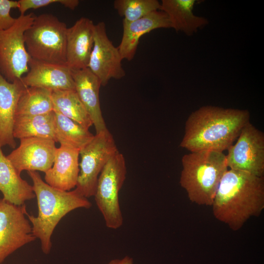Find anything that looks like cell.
Masks as SVG:
<instances>
[{
  "label": "cell",
  "instance_id": "cell-12",
  "mask_svg": "<svg viewBox=\"0 0 264 264\" xmlns=\"http://www.w3.org/2000/svg\"><path fill=\"white\" fill-rule=\"evenodd\" d=\"M20 140L19 147L6 157L20 174L23 171L45 173L51 168L57 149L54 140L37 137Z\"/></svg>",
  "mask_w": 264,
  "mask_h": 264
},
{
  "label": "cell",
  "instance_id": "cell-24",
  "mask_svg": "<svg viewBox=\"0 0 264 264\" xmlns=\"http://www.w3.org/2000/svg\"><path fill=\"white\" fill-rule=\"evenodd\" d=\"M52 91L38 87H26L21 96L16 116H34L53 111Z\"/></svg>",
  "mask_w": 264,
  "mask_h": 264
},
{
  "label": "cell",
  "instance_id": "cell-15",
  "mask_svg": "<svg viewBox=\"0 0 264 264\" xmlns=\"http://www.w3.org/2000/svg\"><path fill=\"white\" fill-rule=\"evenodd\" d=\"M22 78L8 81L0 72V147L16 146L13 135L17 107L19 99L26 88Z\"/></svg>",
  "mask_w": 264,
  "mask_h": 264
},
{
  "label": "cell",
  "instance_id": "cell-21",
  "mask_svg": "<svg viewBox=\"0 0 264 264\" xmlns=\"http://www.w3.org/2000/svg\"><path fill=\"white\" fill-rule=\"evenodd\" d=\"M13 135L19 139L37 137L52 139L56 142L54 111L34 116H16Z\"/></svg>",
  "mask_w": 264,
  "mask_h": 264
},
{
  "label": "cell",
  "instance_id": "cell-23",
  "mask_svg": "<svg viewBox=\"0 0 264 264\" xmlns=\"http://www.w3.org/2000/svg\"><path fill=\"white\" fill-rule=\"evenodd\" d=\"M54 111L56 142L80 150L93 138L89 130Z\"/></svg>",
  "mask_w": 264,
  "mask_h": 264
},
{
  "label": "cell",
  "instance_id": "cell-10",
  "mask_svg": "<svg viewBox=\"0 0 264 264\" xmlns=\"http://www.w3.org/2000/svg\"><path fill=\"white\" fill-rule=\"evenodd\" d=\"M237 139L236 143L227 149L225 155L228 168L264 176V132L249 122Z\"/></svg>",
  "mask_w": 264,
  "mask_h": 264
},
{
  "label": "cell",
  "instance_id": "cell-19",
  "mask_svg": "<svg viewBox=\"0 0 264 264\" xmlns=\"http://www.w3.org/2000/svg\"><path fill=\"white\" fill-rule=\"evenodd\" d=\"M0 191L4 199L17 205L35 198L32 185L21 177L0 147Z\"/></svg>",
  "mask_w": 264,
  "mask_h": 264
},
{
  "label": "cell",
  "instance_id": "cell-11",
  "mask_svg": "<svg viewBox=\"0 0 264 264\" xmlns=\"http://www.w3.org/2000/svg\"><path fill=\"white\" fill-rule=\"evenodd\" d=\"M122 58L107 34L104 22L94 26V43L88 67L98 78L101 86H106L111 79L119 80L125 76L122 66Z\"/></svg>",
  "mask_w": 264,
  "mask_h": 264
},
{
  "label": "cell",
  "instance_id": "cell-27",
  "mask_svg": "<svg viewBox=\"0 0 264 264\" xmlns=\"http://www.w3.org/2000/svg\"><path fill=\"white\" fill-rule=\"evenodd\" d=\"M18 8V2L13 0H0V31L6 30L12 26L16 18L11 15L13 8Z\"/></svg>",
  "mask_w": 264,
  "mask_h": 264
},
{
  "label": "cell",
  "instance_id": "cell-1",
  "mask_svg": "<svg viewBox=\"0 0 264 264\" xmlns=\"http://www.w3.org/2000/svg\"><path fill=\"white\" fill-rule=\"evenodd\" d=\"M246 110L206 106L187 118L180 146L190 152L227 150L249 122Z\"/></svg>",
  "mask_w": 264,
  "mask_h": 264
},
{
  "label": "cell",
  "instance_id": "cell-25",
  "mask_svg": "<svg viewBox=\"0 0 264 264\" xmlns=\"http://www.w3.org/2000/svg\"><path fill=\"white\" fill-rule=\"evenodd\" d=\"M113 6L123 18V22L129 23L159 10L160 3L157 0H115Z\"/></svg>",
  "mask_w": 264,
  "mask_h": 264
},
{
  "label": "cell",
  "instance_id": "cell-6",
  "mask_svg": "<svg viewBox=\"0 0 264 264\" xmlns=\"http://www.w3.org/2000/svg\"><path fill=\"white\" fill-rule=\"evenodd\" d=\"M126 174L125 159L119 152L109 160L98 178L94 199L106 226L110 229H117L123 223L118 196Z\"/></svg>",
  "mask_w": 264,
  "mask_h": 264
},
{
  "label": "cell",
  "instance_id": "cell-13",
  "mask_svg": "<svg viewBox=\"0 0 264 264\" xmlns=\"http://www.w3.org/2000/svg\"><path fill=\"white\" fill-rule=\"evenodd\" d=\"M22 80L28 87H38L51 91L75 90L71 70L66 65L48 63L31 58L28 71Z\"/></svg>",
  "mask_w": 264,
  "mask_h": 264
},
{
  "label": "cell",
  "instance_id": "cell-14",
  "mask_svg": "<svg viewBox=\"0 0 264 264\" xmlns=\"http://www.w3.org/2000/svg\"><path fill=\"white\" fill-rule=\"evenodd\" d=\"M94 26L92 21L81 17L66 32V65L71 70L88 67L94 43Z\"/></svg>",
  "mask_w": 264,
  "mask_h": 264
},
{
  "label": "cell",
  "instance_id": "cell-22",
  "mask_svg": "<svg viewBox=\"0 0 264 264\" xmlns=\"http://www.w3.org/2000/svg\"><path fill=\"white\" fill-rule=\"evenodd\" d=\"M53 111L69 118L89 130L93 125L85 106L75 90L52 91Z\"/></svg>",
  "mask_w": 264,
  "mask_h": 264
},
{
  "label": "cell",
  "instance_id": "cell-16",
  "mask_svg": "<svg viewBox=\"0 0 264 264\" xmlns=\"http://www.w3.org/2000/svg\"><path fill=\"white\" fill-rule=\"evenodd\" d=\"M80 150L66 145L57 148L52 166L44 176L45 182L63 191L76 187L79 174Z\"/></svg>",
  "mask_w": 264,
  "mask_h": 264
},
{
  "label": "cell",
  "instance_id": "cell-17",
  "mask_svg": "<svg viewBox=\"0 0 264 264\" xmlns=\"http://www.w3.org/2000/svg\"><path fill=\"white\" fill-rule=\"evenodd\" d=\"M161 28H172L167 14L161 10L153 11L132 22H123V35L118 47L122 59L130 61L134 58L141 37Z\"/></svg>",
  "mask_w": 264,
  "mask_h": 264
},
{
  "label": "cell",
  "instance_id": "cell-18",
  "mask_svg": "<svg viewBox=\"0 0 264 264\" xmlns=\"http://www.w3.org/2000/svg\"><path fill=\"white\" fill-rule=\"evenodd\" d=\"M71 73L75 90L90 116L96 133L107 130L99 100L101 85L99 79L88 67L71 70Z\"/></svg>",
  "mask_w": 264,
  "mask_h": 264
},
{
  "label": "cell",
  "instance_id": "cell-5",
  "mask_svg": "<svg viewBox=\"0 0 264 264\" xmlns=\"http://www.w3.org/2000/svg\"><path fill=\"white\" fill-rule=\"evenodd\" d=\"M66 24L55 16L44 13L35 16L24 33L26 50L31 59L58 65H66Z\"/></svg>",
  "mask_w": 264,
  "mask_h": 264
},
{
  "label": "cell",
  "instance_id": "cell-2",
  "mask_svg": "<svg viewBox=\"0 0 264 264\" xmlns=\"http://www.w3.org/2000/svg\"><path fill=\"white\" fill-rule=\"evenodd\" d=\"M216 219L233 231L241 229L264 209V176L227 170L223 175L211 205Z\"/></svg>",
  "mask_w": 264,
  "mask_h": 264
},
{
  "label": "cell",
  "instance_id": "cell-8",
  "mask_svg": "<svg viewBox=\"0 0 264 264\" xmlns=\"http://www.w3.org/2000/svg\"><path fill=\"white\" fill-rule=\"evenodd\" d=\"M118 152L113 137L108 129L96 133L80 150V171L75 189L86 198L94 196L100 173Z\"/></svg>",
  "mask_w": 264,
  "mask_h": 264
},
{
  "label": "cell",
  "instance_id": "cell-20",
  "mask_svg": "<svg viewBox=\"0 0 264 264\" xmlns=\"http://www.w3.org/2000/svg\"><path fill=\"white\" fill-rule=\"evenodd\" d=\"M196 3L195 0H162L159 10L167 14L172 28L191 36L209 23L207 18L194 15Z\"/></svg>",
  "mask_w": 264,
  "mask_h": 264
},
{
  "label": "cell",
  "instance_id": "cell-9",
  "mask_svg": "<svg viewBox=\"0 0 264 264\" xmlns=\"http://www.w3.org/2000/svg\"><path fill=\"white\" fill-rule=\"evenodd\" d=\"M25 204L17 205L0 198V264L19 248L34 241Z\"/></svg>",
  "mask_w": 264,
  "mask_h": 264
},
{
  "label": "cell",
  "instance_id": "cell-28",
  "mask_svg": "<svg viewBox=\"0 0 264 264\" xmlns=\"http://www.w3.org/2000/svg\"><path fill=\"white\" fill-rule=\"evenodd\" d=\"M107 264H133V261L132 258L126 256L120 259L112 260Z\"/></svg>",
  "mask_w": 264,
  "mask_h": 264
},
{
  "label": "cell",
  "instance_id": "cell-7",
  "mask_svg": "<svg viewBox=\"0 0 264 264\" xmlns=\"http://www.w3.org/2000/svg\"><path fill=\"white\" fill-rule=\"evenodd\" d=\"M35 17L32 13L20 15L12 26L0 31V72L9 82L21 79L28 71L31 57L26 50L24 33Z\"/></svg>",
  "mask_w": 264,
  "mask_h": 264
},
{
  "label": "cell",
  "instance_id": "cell-4",
  "mask_svg": "<svg viewBox=\"0 0 264 264\" xmlns=\"http://www.w3.org/2000/svg\"><path fill=\"white\" fill-rule=\"evenodd\" d=\"M179 179L190 200L211 206L220 181L228 170L225 154L214 151L191 152L183 156Z\"/></svg>",
  "mask_w": 264,
  "mask_h": 264
},
{
  "label": "cell",
  "instance_id": "cell-3",
  "mask_svg": "<svg viewBox=\"0 0 264 264\" xmlns=\"http://www.w3.org/2000/svg\"><path fill=\"white\" fill-rule=\"evenodd\" d=\"M27 174L33 182L38 214L35 216L27 213L26 216L33 236L40 241L42 251L48 254L52 247L51 236L62 219L76 209L90 208L91 203L75 189L61 190L46 183L36 171H28Z\"/></svg>",
  "mask_w": 264,
  "mask_h": 264
},
{
  "label": "cell",
  "instance_id": "cell-26",
  "mask_svg": "<svg viewBox=\"0 0 264 264\" xmlns=\"http://www.w3.org/2000/svg\"><path fill=\"white\" fill-rule=\"evenodd\" d=\"M18 9L20 15H24L29 9H36L53 3H60L70 10H74L79 5L78 0H19Z\"/></svg>",
  "mask_w": 264,
  "mask_h": 264
}]
</instances>
